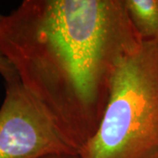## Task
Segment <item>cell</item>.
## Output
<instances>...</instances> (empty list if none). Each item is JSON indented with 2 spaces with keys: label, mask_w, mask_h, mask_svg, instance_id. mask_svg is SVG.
Segmentation results:
<instances>
[{
  "label": "cell",
  "mask_w": 158,
  "mask_h": 158,
  "mask_svg": "<svg viewBox=\"0 0 158 158\" xmlns=\"http://www.w3.org/2000/svg\"><path fill=\"white\" fill-rule=\"evenodd\" d=\"M144 158H158V150L151 153L150 155H148V156H146V157Z\"/></svg>",
  "instance_id": "7"
},
{
  "label": "cell",
  "mask_w": 158,
  "mask_h": 158,
  "mask_svg": "<svg viewBox=\"0 0 158 158\" xmlns=\"http://www.w3.org/2000/svg\"><path fill=\"white\" fill-rule=\"evenodd\" d=\"M0 75L4 77L6 83H9L11 81L19 79L17 72L11 63L6 57L0 52Z\"/></svg>",
  "instance_id": "5"
},
{
  "label": "cell",
  "mask_w": 158,
  "mask_h": 158,
  "mask_svg": "<svg viewBox=\"0 0 158 158\" xmlns=\"http://www.w3.org/2000/svg\"><path fill=\"white\" fill-rule=\"evenodd\" d=\"M6 84L0 108V158L77 156L55 118L17 79Z\"/></svg>",
  "instance_id": "3"
},
{
  "label": "cell",
  "mask_w": 158,
  "mask_h": 158,
  "mask_svg": "<svg viewBox=\"0 0 158 158\" xmlns=\"http://www.w3.org/2000/svg\"><path fill=\"white\" fill-rule=\"evenodd\" d=\"M142 43L125 0H24L0 24V52L77 154L98 127L118 62Z\"/></svg>",
  "instance_id": "1"
},
{
  "label": "cell",
  "mask_w": 158,
  "mask_h": 158,
  "mask_svg": "<svg viewBox=\"0 0 158 158\" xmlns=\"http://www.w3.org/2000/svg\"><path fill=\"white\" fill-rule=\"evenodd\" d=\"M4 18H5V16H4V15H2V14H0V24H1V22L3 21V19H4Z\"/></svg>",
  "instance_id": "8"
},
{
  "label": "cell",
  "mask_w": 158,
  "mask_h": 158,
  "mask_svg": "<svg viewBox=\"0 0 158 158\" xmlns=\"http://www.w3.org/2000/svg\"><path fill=\"white\" fill-rule=\"evenodd\" d=\"M158 150V41L118 62L96 133L77 158H144Z\"/></svg>",
  "instance_id": "2"
},
{
  "label": "cell",
  "mask_w": 158,
  "mask_h": 158,
  "mask_svg": "<svg viewBox=\"0 0 158 158\" xmlns=\"http://www.w3.org/2000/svg\"><path fill=\"white\" fill-rule=\"evenodd\" d=\"M45 158H77L76 156H66V155H60V156H50Z\"/></svg>",
  "instance_id": "6"
},
{
  "label": "cell",
  "mask_w": 158,
  "mask_h": 158,
  "mask_svg": "<svg viewBox=\"0 0 158 158\" xmlns=\"http://www.w3.org/2000/svg\"><path fill=\"white\" fill-rule=\"evenodd\" d=\"M125 5L142 41H158V0H125Z\"/></svg>",
  "instance_id": "4"
}]
</instances>
